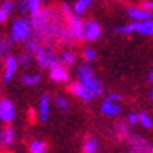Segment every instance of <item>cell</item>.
Returning a JSON list of instances; mask_svg holds the SVG:
<instances>
[{"instance_id": "obj_17", "label": "cell", "mask_w": 153, "mask_h": 153, "mask_svg": "<svg viewBox=\"0 0 153 153\" xmlns=\"http://www.w3.org/2000/svg\"><path fill=\"white\" fill-rule=\"evenodd\" d=\"M40 80H42L40 74H26L22 76V83L25 86H37L40 83Z\"/></svg>"}, {"instance_id": "obj_13", "label": "cell", "mask_w": 153, "mask_h": 153, "mask_svg": "<svg viewBox=\"0 0 153 153\" xmlns=\"http://www.w3.org/2000/svg\"><path fill=\"white\" fill-rule=\"evenodd\" d=\"M71 92H72L75 97H78L80 100L86 101V103H89V101H92V100H94L92 94L89 92L80 81H76V83H72V84H71Z\"/></svg>"}, {"instance_id": "obj_20", "label": "cell", "mask_w": 153, "mask_h": 153, "mask_svg": "<svg viewBox=\"0 0 153 153\" xmlns=\"http://www.w3.org/2000/svg\"><path fill=\"white\" fill-rule=\"evenodd\" d=\"M46 150H48V146L43 141H34L29 146V152L31 153H46Z\"/></svg>"}, {"instance_id": "obj_24", "label": "cell", "mask_w": 153, "mask_h": 153, "mask_svg": "<svg viewBox=\"0 0 153 153\" xmlns=\"http://www.w3.org/2000/svg\"><path fill=\"white\" fill-rule=\"evenodd\" d=\"M12 43H14V40H11V38H2L0 40V54H2V57H6V52L12 46Z\"/></svg>"}, {"instance_id": "obj_6", "label": "cell", "mask_w": 153, "mask_h": 153, "mask_svg": "<svg viewBox=\"0 0 153 153\" xmlns=\"http://www.w3.org/2000/svg\"><path fill=\"white\" fill-rule=\"evenodd\" d=\"M127 143H129V153H152L150 144L138 135H130L127 138Z\"/></svg>"}, {"instance_id": "obj_15", "label": "cell", "mask_w": 153, "mask_h": 153, "mask_svg": "<svg viewBox=\"0 0 153 153\" xmlns=\"http://www.w3.org/2000/svg\"><path fill=\"white\" fill-rule=\"evenodd\" d=\"M14 138H16V130L12 129L11 126L5 127V129L2 130V135H0V139H2V144L9 147L12 143H14Z\"/></svg>"}, {"instance_id": "obj_21", "label": "cell", "mask_w": 153, "mask_h": 153, "mask_svg": "<svg viewBox=\"0 0 153 153\" xmlns=\"http://www.w3.org/2000/svg\"><path fill=\"white\" fill-rule=\"evenodd\" d=\"M115 133H117V136L118 138H129L130 135H129V127H127V124H124V123H118L117 124V127H115Z\"/></svg>"}, {"instance_id": "obj_26", "label": "cell", "mask_w": 153, "mask_h": 153, "mask_svg": "<svg viewBox=\"0 0 153 153\" xmlns=\"http://www.w3.org/2000/svg\"><path fill=\"white\" fill-rule=\"evenodd\" d=\"M83 58H84L86 61H92V60H95V58H97L95 49H92V48H86V49L83 51Z\"/></svg>"}, {"instance_id": "obj_28", "label": "cell", "mask_w": 153, "mask_h": 153, "mask_svg": "<svg viewBox=\"0 0 153 153\" xmlns=\"http://www.w3.org/2000/svg\"><path fill=\"white\" fill-rule=\"evenodd\" d=\"M0 9L6 11L8 14H11L12 9H14V3H12V0H3L2 2V6H0Z\"/></svg>"}, {"instance_id": "obj_30", "label": "cell", "mask_w": 153, "mask_h": 153, "mask_svg": "<svg viewBox=\"0 0 153 153\" xmlns=\"http://www.w3.org/2000/svg\"><path fill=\"white\" fill-rule=\"evenodd\" d=\"M17 8L20 12H29V5H28V0H19Z\"/></svg>"}, {"instance_id": "obj_19", "label": "cell", "mask_w": 153, "mask_h": 153, "mask_svg": "<svg viewBox=\"0 0 153 153\" xmlns=\"http://www.w3.org/2000/svg\"><path fill=\"white\" fill-rule=\"evenodd\" d=\"M98 150V141L95 138H87L83 144V153H97Z\"/></svg>"}, {"instance_id": "obj_16", "label": "cell", "mask_w": 153, "mask_h": 153, "mask_svg": "<svg viewBox=\"0 0 153 153\" xmlns=\"http://www.w3.org/2000/svg\"><path fill=\"white\" fill-rule=\"evenodd\" d=\"M94 0H76L75 5H74V12L76 16H83L84 12L92 6Z\"/></svg>"}, {"instance_id": "obj_34", "label": "cell", "mask_w": 153, "mask_h": 153, "mask_svg": "<svg viewBox=\"0 0 153 153\" xmlns=\"http://www.w3.org/2000/svg\"><path fill=\"white\" fill-rule=\"evenodd\" d=\"M150 97H152V100H153V91H152V94H150Z\"/></svg>"}, {"instance_id": "obj_3", "label": "cell", "mask_w": 153, "mask_h": 153, "mask_svg": "<svg viewBox=\"0 0 153 153\" xmlns=\"http://www.w3.org/2000/svg\"><path fill=\"white\" fill-rule=\"evenodd\" d=\"M32 34V25L31 22L25 19H16L11 25V40L14 43H28L29 37Z\"/></svg>"}, {"instance_id": "obj_4", "label": "cell", "mask_w": 153, "mask_h": 153, "mask_svg": "<svg viewBox=\"0 0 153 153\" xmlns=\"http://www.w3.org/2000/svg\"><path fill=\"white\" fill-rule=\"evenodd\" d=\"M120 100H121V97L117 95V94L109 95L103 101V104H101V112H103L106 117H117V115H120V112H121Z\"/></svg>"}, {"instance_id": "obj_10", "label": "cell", "mask_w": 153, "mask_h": 153, "mask_svg": "<svg viewBox=\"0 0 153 153\" xmlns=\"http://www.w3.org/2000/svg\"><path fill=\"white\" fill-rule=\"evenodd\" d=\"M101 26L97 22H87L86 23V29H84V40L87 42H95L101 37Z\"/></svg>"}, {"instance_id": "obj_14", "label": "cell", "mask_w": 153, "mask_h": 153, "mask_svg": "<svg viewBox=\"0 0 153 153\" xmlns=\"http://www.w3.org/2000/svg\"><path fill=\"white\" fill-rule=\"evenodd\" d=\"M136 32L141 35L152 37L153 35V19L146 22H136Z\"/></svg>"}, {"instance_id": "obj_12", "label": "cell", "mask_w": 153, "mask_h": 153, "mask_svg": "<svg viewBox=\"0 0 153 153\" xmlns=\"http://www.w3.org/2000/svg\"><path fill=\"white\" fill-rule=\"evenodd\" d=\"M127 16H129L133 22H146L152 19V12L146 11L144 8H127Z\"/></svg>"}, {"instance_id": "obj_25", "label": "cell", "mask_w": 153, "mask_h": 153, "mask_svg": "<svg viewBox=\"0 0 153 153\" xmlns=\"http://www.w3.org/2000/svg\"><path fill=\"white\" fill-rule=\"evenodd\" d=\"M139 124H141L144 129H152L153 127V121L150 118V115L147 113H139Z\"/></svg>"}, {"instance_id": "obj_33", "label": "cell", "mask_w": 153, "mask_h": 153, "mask_svg": "<svg viewBox=\"0 0 153 153\" xmlns=\"http://www.w3.org/2000/svg\"><path fill=\"white\" fill-rule=\"evenodd\" d=\"M149 81L153 83V66H152V69H150V72H149Z\"/></svg>"}, {"instance_id": "obj_8", "label": "cell", "mask_w": 153, "mask_h": 153, "mask_svg": "<svg viewBox=\"0 0 153 153\" xmlns=\"http://www.w3.org/2000/svg\"><path fill=\"white\" fill-rule=\"evenodd\" d=\"M19 69V58L14 57H5V69H3V81L9 83Z\"/></svg>"}, {"instance_id": "obj_27", "label": "cell", "mask_w": 153, "mask_h": 153, "mask_svg": "<svg viewBox=\"0 0 153 153\" xmlns=\"http://www.w3.org/2000/svg\"><path fill=\"white\" fill-rule=\"evenodd\" d=\"M31 61H32V58H31L29 54H20L19 55V65L23 66V68H28L31 65Z\"/></svg>"}, {"instance_id": "obj_2", "label": "cell", "mask_w": 153, "mask_h": 153, "mask_svg": "<svg viewBox=\"0 0 153 153\" xmlns=\"http://www.w3.org/2000/svg\"><path fill=\"white\" fill-rule=\"evenodd\" d=\"M78 78H80V83L92 94L94 98H98L103 95V84L95 76L92 68L89 65H81L78 68Z\"/></svg>"}, {"instance_id": "obj_23", "label": "cell", "mask_w": 153, "mask_h": 153, "mask_svg": "<svg viewBox=\"0 0 153 153\" xmlns=\"http://www.w3.org/2000/svg\"><path fill=\"white\" fill-rule=\"evenodd\" d=\"M117 32L118 34H123V35H130V34L136 32V22H133L130 25H124V26H121V28L117 29Z\"/></svg>"}, {"instance_id": "obj_22", "label": "cell", "mask_w": 153, "mask_h": 153, "mask_svg": "<svg viewBox=\"0 0 153 153\" xmlns=\"http://www.w3.org/2000/svg\"><path fill=\"white\" fill-rule=\"evenodd\" d=\"M54 103H55V106H57L61 112H66V110L69 109V100H68L66 97H63V95L57 97Z\"/></svg>"}, {"instance_id": "obj_5", "label": "cell", "mask_w": 153, "mask_h": 153, "mask_svg": "<svg viewBox=\"0 0 153 153\" xmlns=\"http://www.w3.org/2000/svg\"><path fill=\"white\" fill-rule=\"evenodd\" d=\"M68 22V31L71 34V37L74 40H83L84 38V29H86V23H83V20L74 14L71 19L66 20Z\"/></svg>"}, {"instance_id": "obj_32", "label": "cell", "mask_w": 153, "mask_h": 153, "mask_svg": "<svg viewBox=\"0 0 153 153\" xmlns=\"http://www.w3.org/2000/svg\"><path fill=\"white\" fill-rule=\"evenodd\" d=\"M8 17H9L8 12H6V11H3V9H0V22L5 23V22L8 20Z\"/></svg>"}, {"instance_id": "obj_35", "label": "cell", "mask_w": 153, "mask_h": 153, "mask_svg": "<svg viewBox=\"0 0 153 153\" xmlns=\"http://www.w3.org/2000/svg\"><path fill=\"white\" fill-rule=\"evenodd\" d=\"M152 153H153V150H152Z\"/></svg>"}, {"instance_id": "obj_1", "label": "cell", "mask_w": 153, "mask_h": 153, "mask_svg": "<svg viewBox=\"0 0 153 153\" xmlns=\"http://www.w3.org/2000/svg\"><path fill=\"white\" fill-rule=\"evenodd\" d=\"M26 49L31 54H34L35 60L38 61V66L43 69H46V68L51 69L58 65V58L54 54V51L48 46H42L38 43V40H29L26 43Z\"/></svg>"}, {"instance_id": "obj_9", "label": "cell", "mask_w": 153, "mask_h": 153, "mask_svg": "<svg viewBox=\"0 0 153 153\" xmlns=\"http://www.w3.org/2000/svg\"><path fill=\"white\" fill-rule=\"evenodd\" d=\"M49 76H51V80L55 81V83H66L69 80V74H68V69L65 65H58L54 66V68H51L49 69Z\"/></svg>"}, {"instance_id": "obj_11", "label": "cell", "mask_w": 153, "mask_h": 153, "mask_svg": "<svg viewBox=\"0 0 153 153\" xmlns=\"http://www.w3.org/2000/svg\"><path fill=\"white\" fill-rule=\"evenodd\" d=\"M49 112H51V100H49V95L45 94V95H42L40 101H38V118H40L42 123L48 121Z\"/></svg>"}, {"instance_id": "obj_29", "label": "cell", "mask_w": 153, "mask_h": 153, "mask_svg": "<svg viewBox=\"0 0 153 153\" xmlns=\"http://www.w3.org/2000/svg\"><path fill=\"white\" fill-rule=\"evenodd\" d=\"M127 124H129V126L139 124V113H130L129 117H127Z\"/></svg>"}, {"instance_id": "obj_18", "label": "cell", "mask_w": 153, "mask_h": 153, "mask_svg": "<svg viewBox=\"0 0 153 153\" xmlns=\"http://www.w3.org/2000/svg\"><path fill=\"white\" fill-rule=\"evenodd\" d=\"M76 60V55L75 52H72V51H65L61 55H60V61H61V65H65L66 68L68 66H72Z\"/></svg>"}, {"instance_id": "obj_31", "label": "cell", "mask_w": 153, "mask_h": 153, "mask_svg": "<svg viewBox=\"0 0 153 153\" xmlns=\"http://www.w3.org/2000/svg\"><path fill=\"white\" fill-rule=\"evenodd\" d=\"M141 8H144V9L149 11V12H153V0H144Z\"/></svg>"}, {"instance_id": "obj_7", "label": "cell", "mask_w": 153, "mask_h": 153, "mask_svg": "<svg viewBox=\"0 0 153 153\" xmlns=\"http://www.w3.org/2000/svg\"><path fill=\"white\" fill-rule=\"evenodd\" d=\"M0 118L3 123H11L16 118V107L12 104V101L3 98L0 101Z\"/></svg>"}]
</instances>
